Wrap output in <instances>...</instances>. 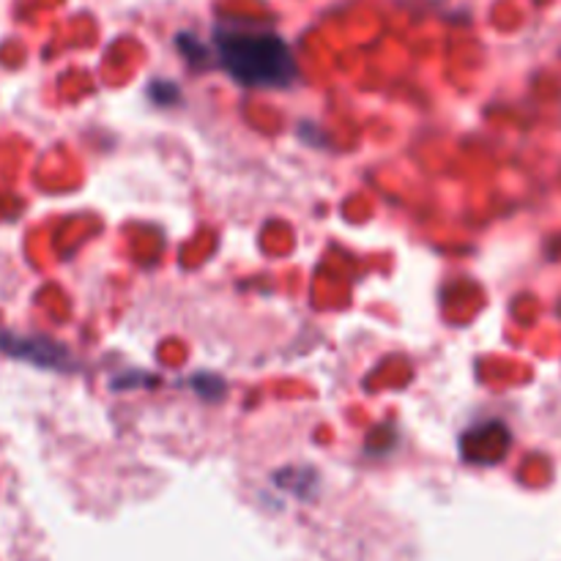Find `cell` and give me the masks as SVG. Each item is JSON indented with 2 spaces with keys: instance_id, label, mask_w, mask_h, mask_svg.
I'll return each instance as SVG.
<instances>
[{
  "instance_id": "obj_1",
  "label": "cell",
  "mask_w": 561,
  "mask_h": 561,
  "mask_svg": "<svg viewBox=\"0 0 561 561\" xmlns=\"http://www.w3.org/2000/svg\"><path fill=\"white\" fill-rule=\"evenodd\" d=\"M214 44L219 64L241 85L285 88L296 80L294 53L277 33L219 27L214 33Z\"/></svg>"
},
{
  "instance_id": "obj_2",
  "label": "cell",
  "mask_w": 561,
  "mask_h": 561,
  "mask_svg": "<svg viewBox=\"0 0 561 561\" xmlns=\"http://www.w3.org/2000/svg\"><path fill=\"white\" fill-rule=\"evenodd\" d=\"M0 354H9L14 359L31 362V365L49 367V370H69L71 359L64 345L53 343L44 337H25L0 329Z\"/></svg>"
}]
</instances>
